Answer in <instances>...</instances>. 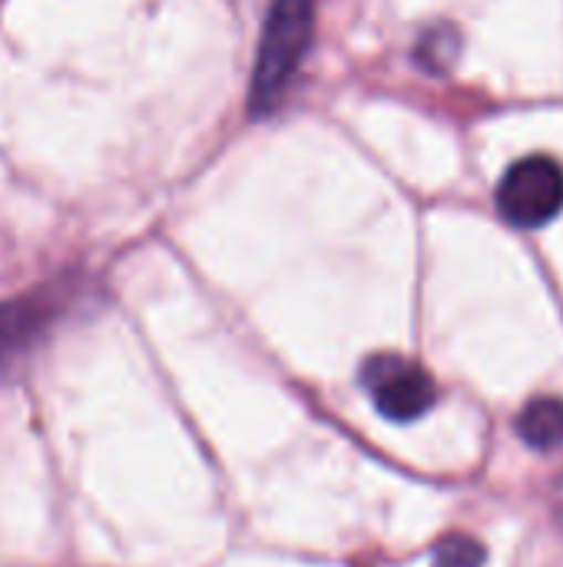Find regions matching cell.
I'll use <instances>...</instances> for the list:
<instances>
[{
  "label": "cell",
  "mask_w": 563,
  "mask_h": 567,
  "mask_svg": "<svg viewBox=\"0 0 563 567\" xmlns=\"http://www.w3.org/2000/svg\"><path fill=\"white\" fill-rule=\"evenodd\" d=\"M63 312V299L53 289H37L0 302V382L23 372V365L46 342Z\"/></svg>",
  "instance_id": "4"
},
{
  "label": "cell",
  "mask_w": 563,
  "mask_h": 567,
  "mask_svg": "<svg viewBox=\"0 0 563 567\" xmlns=\"http://www.w3.org/2000/svg\"><path fill=\"white\" fill-rule=\"evenodd\" d=\"M431 565L435 567H484L488 565V548L461 532H451L445 538H438L435 551H431Z\"/></svg>",
  "instance_id": "6"
},
{
  "label": "cell",
  "mask_w": 563,
  "mask_h": 567,
  "mask_svg": "<svg viewBox=\"0 0 563 567\" xmlns=\"http://www.w3.org/2000/svg\"><path fill=\"white\" fill-rule=\"evenodd\" d=\"M415 60L431 73H445L458 60V33L448 23L431 27L415 47Z\"/></svg>",
  "instance_id": "7"
},
{
  "label": "cell",
  "mask_w": 563,
  "mask_h": 567,
  "mask_svg": "<svg viewBox=\"0 0 563 567\" xmlns=\"http://www.w3.org/2000/svg\"><path fill=\"white\" fill-rule=\"evenodd\" d=\"M362 385H365L372 405L378 409V415L388 422H402V425L425 419L438 402V385H435L431 372L405 355H395V352L365 359Z\"/></svg>",
  "instance_id": "3"
},
{
  "label": "cell",
  "mask_w": 563,
  "mask_h": 567,
  "mask_svg": "<svg viewBox=\"0 0 563 567\" xmlns=\"http://www.w3.org/2000/svg\"><path fill=\"white\" fill-rule=\"evenodd\" d=\"M315 37V0H272L262 37L256 47L252 83H249V113L256 120L272 116L292 80L299 76L309 47Z\"/></svg>",
  "instance_id": "1"
},
{
  "label": "cell",
  "mask_w": 563,
  "mask_h": 567,
  "mask_svg": "<svg viewBox=\"0 0 563 567\" xmlns=\"http://www.w3.org/2000/svg\"><path fill=\"white\" fill-rule=\"evenodd\" d=\"M498 213L518 229H544L563 213V166L548 153H531L508 166L494 189Z\"/></svg>",
  "instance_id": "2"
},
{
  "label": "cell",
  "mask_w": 563,
  "mask_h": 567,
  "mask_svg": "<svg viewBox=\"0 0 563 567\" xmlns=\"http://www.w3.org/2000/svg\"><path fill=\"white\" fill-rule=\"evenodd\" d=\"M514 432L534 452H557V449H563V399H557V395L531 399L518 412Z\"/></svg>",
  "instance_id": "5"
},
{
  "label": "cell",
  "mask_w": 563,
  "mask_h": 567,
  "mask_svg": "<svg viewBox=\"0 0 563 567\" xmlns=\"http://www.w3.org/2000/svg\"><path fill=\"white\" fill-rule=\"evenodd\" d=\"M561 515H563V508H561Z\"/></svg>",
  "instance_id": "8"
}]
</instances>
